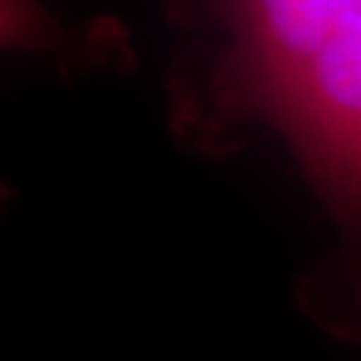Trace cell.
Listing matches in <instances>:
<instances>
[{"instance_id":"6da1fadb","label":"cell","mask_w":361,"mask_h":361,"mask_svg":"<svg viewBox=\"0 0 361 361\" xmlns=\"http://www.w3.org/2000/svg\"><path fill=\"white\" fill-rule=\"evenodd\" d=\"M201 35L177 116L201 140L276 131L361 271V0H185Z\"/></svg>"},{"instance_id":"7a4b0ae2","label":"cell","mask_w":361,"mask_h":361,"mask_svg":"<svg viewBox=\"0 0 361 361\" xmlns=\"http://www.w3.org/2000/svg\"><path fill=\"white\" fill-rule=\"evenodd\" d=\"M0 30L6 49L62 59H83L107 51L86 46L83 38L62 25L40 0H0Z\"/></svg>"}]
</instances>
